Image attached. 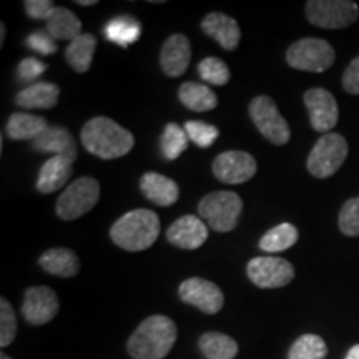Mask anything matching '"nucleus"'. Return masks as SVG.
Instances as JSON below:
<instances>
[{
    "mask_svg": "<svg viewBox=\"0 0 359 359\" xmlns=\"http://www.w3.org/2000/svg\"><path fill=\"white\" fill-rule=\"evenodd\" d=\"M80 140L88 154L102 160L125 156L135 145L133 135L109 116H95L83 125Z\"/></svg>",
    "mask_w": 359,
    "mask_h": 359,
    "instance_id": "f257e3e1",
    "label": "nucleus"
},
{
    "mask_svg": "<svg viewBox=\"0 0 359 359\" xmlns=\"http://www.w3.org/2000/svg\"><path fill=\"white\" fill-rule=\"evenodd\" d=\"M178 338L173 320L163 314L148 316L130 336L127 349L133 359H163Z\"/></svg>",
    "mask_w": 359,
    "mask_h": 359,
    "instance_id": "f03ea898",
    "label": "nucleus"
},
{
    "mask_svg": "<svg viewBox=\"0 0 359 359\" xmlns=\"http://www.w3.org/2000/svg\"><path fill=\"white\" fill-rule=\"evenodd\" d=\"M160 235V218L151 210H132L110 228V238L127 251H143L155 243Z\"/></svg>",
    "mask_w": 359,
    "mask_h": 359,
    "instance_id": "7ed1b4c3",
    "label": "nucleus"
},
{
    "mask_svg": "<svg viewBox=\"0 0 359 359\" xmlns=\"http://www.w3.org/2000/svg\"><path fill=\"white\" fill-rule=\"evenodd\" d=\"M243 212V200L233 191L208 193L198 205L200 217L206 219L208 226L218 233L235 230Z\"/></svg>",
    "mask_w": 359,
    "mask_h": 359,
    "instance_id": "20e7f679",
    "label": "nucleus"
},
{
    "mask_svg": "<svg viewBox=\"0 0 359 359\" xmlns=\"http://www.w3.org/2000/svg\"><path fill=\"white\" fill-rule=\"evenodd\" d=\"M100 200V185L95 178L82 177L74 180L64 193L58 196L55 213L60 219L72 222L83 215H87L90 210Z\"/></svg>",
    "mask_w": 359,
    "mask_h": 359,
    "instance_id": "39448f33",
    "label": "nucleus"
},
{
    "mask_svg": "<svg viewBox=\"0 0 359 359\" xmlns=\"http://www.w3.org/2000/svg\"><path fill=\"white\" fill-rule=\"evenodd\" d=\"M336 60V52L323 39H302L294 42L286 52V62L296 70L321 74L326 72Z\"/></svg>",
    "mask_w": 359,
    "mask_h": 359,
    "instance_id": "423d86ee",
    "label": "nucleus"
},
{
    "mask_svg": "<svg viewBox=\"0 0 359 359\" xmlns=\"http://www.w3.org/2000/svg\"><path fill=\"white\" fill-rule=\"evenodd\" d=\"M348 142L339 133L323 135L308 156V172L314 178H327L341 168L348 156Z\"/></svg>",
    "mask_w": 359,
    "mask_h": 359,
    "instance_id": "0eeeda50",
    "label": "nucleus"
},
{
    "mask_svg": "<svg viewBox=\"0 0 359 359\" xmlns=\"http://www.w3.org/2000/svg\"><path fill=\"white\" fill-rule=\"evenodd\" d=\"M248 110L255 127H257L259 130V133H262L266 140L271 142L273 145L280 147L286 145V143L290 142V125L285 118H283L276 103L268 95L255 97L250 103Z\"/></svg>",
    "mask_w": 359,
    "mask_h": 359,
    "instance_id": "6e6552de",
    "label": "nucleus"
},
{
    "mask_svg": "<svg viewBox=\"0 0 359 359\" xmlns=\"http://www.w3.org/2000/svg\"><path fill=\"white\" fill-rule=\"evenodd\" d=\"M309 24L321 29H344L359 17L356 2L351 0H309L306 2Z\"/></svg>",
    "mask_w": 359,
    "mask_h": 359,
    "instance_id": "1a4fd4ad",
    "label": "nucleus"
},
{
    "mask_svg": "<svg viewBox=\"0 0 359 359\" xmlns=\"http://www.w3.org/2000/svg\"><path fill=\"white\" fill-rule=\"evenodd\" d=\"M246 273L253 285L263 290L283 288L294 278V266L288 259L276 257H258L250 259Z\"/></svg>",
    "mask_w": 359,
    "mask_h": 359,
    "instance_id": "9d476101",
    "label": "nucleus"
},
{
    "mask_svg": "<svg viewBox=\"0 0 359 359\" xmlns=\"http://www.w3.org/2000/svg\"><path fill=\"white\" fill-rule=\"evenodd\" d=\"M180 299L206 314H217L224 304L223 291L203 278H188L178 288Z\"/></svg>",
    "mask_w": 359,
    "mask_h": 359,
    "instance_id": "9b49d317",
    "label": "nucleus"
},
{
    "mask_svg": "<svg viewBox=\"0 0 359 359\" xmlns=\"http://www.w3.org/2000/svg\"><path fill=\"white\" fill-rule=\"evenodd\" d=\"M257 160L246 151L230 150L219 154L213 161V175L228 185H240L257 173Z\"/></svg>",
    "mask_w": 359,
    "mask_h": 359,
    "instance_id": "f8f14e48",
    "label": "nucleus"
},
{
    "mask_svg": "<svg viewBox=\"0 0 359 359\" xmlns=\"http://www.w3.org/2000/svg\"><path fill=\"white\" fill-rule=\"evenodd\" d=\"M304 105L308 109L313 130L325 135L331 133L339 118V109L333 93L325 88H309L304 93Z\"/></svg>",
    "mask_w": 359,
    "mask_h": 359,
    "instance_id": "ddd939ff",
    "label": "nucleus"
},
{
    "mask_svg": "<svg viewBox=\"0 0 359 359\" xmlns=\"http://www.w3.org/2000/svg\"><path fill=\"white\" fill-rule=\"evenodd\" d=\"M58 308V296L48 286H32L25 291L24 304H22V314L27 323L34 326L47 325L57 316Z\"/></svg>",
    "mask_w": 359,
    "mask_h": 359,
    "instance_id": "4468645a",
    "label": "nucleus"
},
{
    "mask_svg": "<svg viewBox=\"0 0 359 359\" xmlns=\"http://www.w3.org/2000/svg\"><path fill=\"white\" fill-rule=\"evenodd\" d=\"M167 240L182 250H198L208 240V228L195 215H185L167 230Z\"/></svg>",
    "mask_w": 359,
    "mask_h": 359,
    "instance_id": "2eb2a0df",
    "label": "nucleus"
},
{
    "mask_svg": "<svg viewBox=\"0 0 359 359\" xmlns=\"http://www.w3.org/2000/svg\"><path fill=\"white\" fill-rule=\"evenodd\" d=\"M191 60V45L188 37L183 34H173L163 43L160 53L161 70L168 77H180L183 75L190 65Z\"/></svg>",
    "mask_w": 359,
    "mask_h": 359,
    "instance_id": "dca6fc26",
    "label": "nucleus"
},
{
    "mask_svg": "<svg viewBox=\"0 0 359 359\" xmlns=\"http://www.w3.org/2000/svg\"><path fill=\"white\" fill-rule=\"evenodd\" d=\"M201 29L203 32L217 40L219 47L224 50H236L238 43L241 39V30L238 22L230 15H224L222 12H212L201 20Z\"/></svg>",
    "mask_w": 359,
    "mask_h": 359,
    "instance_id": "f3484780",
    "label": "nucleus"
},
{
    "mask_svg": "<svg viewBox=\"0 0 359 359\" xmlns=\"http://www.w3.org/2000/svg\"><path fill=\"white\" fill-rule=\"evenodd\" d=\"M34 150L40 154H53V156H65L72 161L79 156L77 143L64 127H48L37 140H34Z\"/></svg>",
    "mask_w": 359,
    "mask_h": 359,
    "instance_id": "a211bd4d",
    "label": "nucleus"
},
{
    "mask_svg": "<svg viewBox=\"0 0 359 359\" xmlns=\"http://www.w3.org/2000/svg\"><path fill=\"white\" fill-rule=\"evenodd\" d=\"M74 172V161L65 156H50L42 165L37 180V190L43 195L60 190Z\"/></svg>",
    "mask_w": 359,
    "mask_h": 359,
    "instance_id": "6ab92c4d",
    "label": "nucleus"
},
{
    "mask_svg": "<svg viewBox=\"0 0 359 359\" xmlns=\"http://www.w3.org/2000/svg\"><path fill=\"white\" fill-rule=\"evenodd\" d=\"M140 188L143 195L147 196L151 203L158 206H172L177 203L180 196V188L172 178L165 175L148 172L140 178Z\"/></svg>",
    "mask_w": 359,
    "mask_h": 359,
    "instance_id": "aec40b11",
    "label": "nucleus"
},
{
    "mask_svg": "<svg viewBox=\"0 0 359 359\" xmlns=\"http://www.w3.org/2000/svg\"><path fill=\"white\" fill-rule=\"evenodd\" d=\"M58 97L60 88L55 83L35 82L17 93L15 103L25 110H47L57 105Z\"/></svg>",
    "mask_w": 359,
    "mask_h": 359,
    "instance_id": "412c9836",
    "label": "nucleus"
},
{
    "mask_svg": "<svg viewBox=\"0 0 359 359\" xmlns=\"http://www.w3.org/2000/svg\"><path fill=\"white\" fill-rule=\"evenodd\" d=\"M39 264L43 271L53 276L72 278L79 273V257L69 248H50L39 258Z\"/></svg>",
    "mask_w": 359,
    "mask_h": 359,
    "instance_id": "4be33fe9",
    "label": "nucleus"
},
{
    "mask_svg": "<svg viewBox=\"0 0 359 359\" xmlns=\"http://www.w3.org/2000/svg\"><path fill=\"white\" fill-rule=\"evenodd\" d=\"M48 128L43 116L32 114H12L7 120V137L11 140H37L45 130Z\"/></svg>",
    "mask_w": 359,
    "mask_h": 359,
    "instance_id": "5701e85b",
    "label": "nucleus"
},
{
    "mask_svg": "<svg viewBox=\"0 0 359 359\" xmlns=\"http://www.w3.org/2000/svg\"><path fill=\"white\" fill-rule=\"evenodd\" d=\"M97 50V39L93 34H82L72 40L65 50V58L69 65L77 74H85L90 70L93 60V53Z\"/></svg>",
    "mask_w": 359,
    "mask_h": 359,
    "instance_id": "b1692460",
    "label": "nucleus"
},
{
    "mask_svg": "<svg viewBox=\"0 0 359 359\" xmlns=\"http://www.w3.org/2000/svg\"><path fill=\"white\" fill-rule=\"evenodd\" d=\"M105 37L118 45V47L127 48L140 39L142 24L132 15H118L115 19L109 20V24L103 29Z\"/></svg>",
    "mask_w": 359,
    "mask_h": 359,
    "instance_id": "393cba45",
    "label": "nucleus"
},
{
    "mask_svg": "<svg viewBox=\"0 0 359 359\" xmlns=\"http://www.w3.org/2000/svg\"><path fill=\"white\" fill-rule=\"evenodd\" d=\"M178 98L193 111H208L217 109L218 98L210 87L196 82H185L178 90Z\"/></svg>",
    "mask_w": 359,
    "mask_h": 359,
    "instance_id": "a878e982",
    "label": "nucleus"
},
{
    "mask_svg": "<svg viewBox=\"0 0 359 359\" xmlns=\"http://www.w3.org/2000/svg\"><path fill=\"white\" fill-rule=\"evenodd\" d=\"M47 32L55 40H75L82 35V22L65 7H55L47 20Z\"/></svg>",
    "mask_w": 359,
    "mask_h": 359,
    "instance_id": "bb28decb",
    "label": "nucleus"
},
{
    "mask_svg": "<svg viewBox=\"0 0 359 359\" xmlns=\"http://www.w3.org/2000/svg\"><path fill=\"white\" fill-rule=\"evenodd\" d=\"M198 346L206 359H235L238 354L236 341L218 331L205 333L198 341Z\"/></svg>",
    "mask_w": 359,
    "mask_h": 359,
    "instance_id": "cd10ccee",
    "label": "nucleus"
},
{
    "mask_svg": "<svg viewBox=\"0 0 359 359\" xmlns=\"http://www.w3.org/2000/svg\"><path fill=\"white\" fill-rule=\"evenodd\" d=\"M298 228L294 224L281 223L264 233V236L259 240V248L264 253H280V251L290 250L298 241Z\"/></svg>",
    "mask_w": 359,
    "mask_h": 359,
    "instance_id": "c85d7f7f",
    "label": "nucleus"
},
{
    "mask_svg": "<svg viewBox=\"0 0 359 359\" xmlns=\"http://www.w3.org/2000/svg\"><path fill=\"white\" fill-rule=\"evenodd\" d=\"M188 142H190V138H188L185 128H182L177 123H168L160 138L161 154L170 161L177 160L187 150Z\"/></svg>",
    "mask_w": 359,
    "mask_h": 359,
    "instance_id": "c756f323",
    "label": "nucleus"
},
{
    "mask_svg": "<svg viewBox=\"0 0 359 359\" xmlns=\"http://www.w3.org/2000/svg\"><path fill=\"white\" fill-rule=\"evenodd\" d=\"M327 346L318 334H303L290 348L288 359H325Z\"/></svg>",
    "mask_w": 359,
    "mask_h": 359,
    "instance_id": "7c9ffc66",
    "label": "nucleus"
},
{
    "mask_svg": "<svg viewBox=\"0 0 359 359\" xmlns=\"http://www.w3.org/2000/svg\"><path fill=\"white\" fill-rule=\"evenodd\" d=\"M198 75L205 83L217 85V87H222V85L230 82V69L217 57L203 58L198 65Z\"/></svg>",
    "mask_w": 359,
    "mask_h": 359,
    "instance_id": "2f4dec72",
    "label": "nucleus"
},
{
    "mask_svg": "<svg viewBox=\"0 0 359 359\" xmlns=\"http://www.w3.org/2000/svg\"><path fill=\"white\" fill-rule=\"evenodd\" d=\"M183 128H185L188 138H190V140L195 143V145H198L200 148L212 147L215 140L219 137V130L215 127V125L198 122V120L187 122Z\"/></svg>",
    "mask_w": 359,
    "mask_h": 359,
    "instance_id": "473e14b6",
    "label": "nucleus"
},
{
    "mask_svg": "<svg viewBox=\"0 0 359 359\" xmlns=\"http://www.w3.org/2000/svg\"><path fill=\"white\" fill-rule=\"evenodd\" d=\"M17 334V318L12 304L6 298L0 299V346H11Z\"/></svg>",
    "mask_w": 359,
    "mask_h": 359,
    "instance_id": "72a5a7b5",
    "label": "nucleus"
},
{
    "mask_svg": "<svg viewBox=\"0 0 359 359\" xmlns=\"http://www.w3.org/2000/svg\"><path fill=\"white\" fill-rule=\"evenodd\" d=\"M338 224L341 233L346 236H359V196L341 206Z\"/></svg>",
    "mask_w": 359,
    "mask_h": 359,
    "instance_id": "f704fd0d",
    "label": "nucleus"
},
{
    "mask_svg": "<svg viewBox=\"0 0 359 359\" xmlns=\"http://www.w3.org/2000/svg\"><path fill=\"white\" fill-rule=\"evenodd\" d=\"M27 47L32 48L40 55H52L58 48L57 40L47 30H37V32L30 34L29 39H27Z\"/></svg>",
    "mask_w": 359,
    "mask_h": 359,
    "instance_id": "c9c22d12",
    "label": "nucleus"
},
{
    "mask_svg": "<svg viewBox=\"0 0 359 359\" xmlns=\"http://www.w3.org/2000/svg\"><path fill=\"white\" fill-rule=\"evenodd\" d=\"M47 70V65L43 62L37 60V58H24V60L19 64V79L24 83L32 85L34 80H37L43 72Z\"/></svg>",
    "mask_w": 359,
    "mask_h": 359,
    "instance_id": "e433bc0d",
    "label": "nucleus"
},
{
    "mask_svg": "<svg viewBox=\"0 0 359 359\" xmlns=\"http://www.w3.org/2000/svg\"><path fill=\"white\" fill-rule=\"evenodd\" d=\"M25 12L34 20H48L55 11V6L50 0H25Z\"/></svg>",
    "mask_w": 359,
    "mask_h": 359,
    "instance_id": "4c0bfd02",
    "label": "nucleus"
},
{
    "mask_svg": "<svg viewBox=\"0 0 359 359\" xmlns=\"http://www.w3.org/2000/svg\"><path fill=\"white\" fill-rule=\"evenodd\" d=\"M343 88L351 95H359V57L354 58L344 70Z\"/></svg>",
    "mask_w": 359,
    "mask_h": 359,
    "instance_id": "58836bf2",
    "label": "nucleus"
},
{
    "mask_svg": "<svg viewBox=\"0 0 359 359\" xmlns=\"http://www.w3.org/2000/svg\"><path fill=\"white\" fill-rule=\"evenodd\" d=\"M344 359H359V344H356V346H353L351 349H349L346 358Z\"/></svg>",
    "mask_w": 359,
    "mask_h": 359,
    "instance_id": "ea45409f",
    "label": "nucleus"
},
{
    "mask_svg": "<svg viewBox=\"0 0 359 359\" xmlns=\"http://www.w3.org/2000/svg\"><path fill=\"white\" fill-rule=\"evenodd\" d=\"M77 6H83V7L97 6V0H77Z\"/></svg>",
    "mask_w": 359,
    "mask_h": 359,
    "instance_id": "a19ab883",
    "label": "nucleus"
},
{
    "mask_svg": "<svg viewBox=\"0 0 359 359\" xmlns=\"http://www.w3.org/2000/svg\"><path fill=\"white\" fill-rule=\"evenodd\" d=\"M4 40H6V25H0V45H4Z\"/></svg>",
    "mask_w": 359,
    "mask_h": 359,
    "instance_id": "79ce46f5",
    "label": "nucleus"
},
{
    "mask_svg": "<svg viewBox=\"0 0 359 359\" xmlns=\"http://www.w3.org/2000/svg\"><path fill=\"white\" fill-rule=\"evenodd\" d=\"M0 359H12V358H11V356H7V354H4V353H2V354H0Z\"/></svg>",
    "mask_w": 359,
    "mask_h": 359,
    "instance_id": "37998d69",
    "label": "nucleus"
}]
</instances>
